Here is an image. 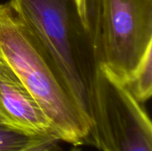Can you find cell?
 <instances>
[{
	"mask_svg": "<svg viewBox=\"0 0 152 151\" xmlns=\"http://www.w3.org/2000/svg\"><path fill=\"white\" fill-rule=\"evenodd\" d=\"M32 139L0 124V151H20Z\"/></svg>",
	"mask_w": 152,
	"mask_h": 151,
	"instance_id": "7",
	"label": "cell"
},
{
	"mask_svg": "<svg viewBox=\"0 0 152 151\" xmlns=\"http://www.w3.org/2000/svg\"><path fill=\"white\" fill-rule=\"evenodd\" d=\"M0 123L29 138H57L50 121L35 98L1 54Z\"/></svg>",
	"mask_w": 152,
	"mask_h": 151,
	"instance_id": "5",
	"label": "cell"
},
{
	"mask_svg": "<svg viewBox=\"0 0 152 151\" xmlns=\"http://www.w3.org/2000/svg\"><path fill=\"white\" fill-rule=\"evenodd\" d=\"M152 46L150 47L124 85L140 102L147 101L152 94Z\"/></svg>",
	"mask_w": 152,
	"mask_h": 151,
	"instance_id": "6",
	"label": "cell"
},
{
	"mask_svg": "<svg viewBox=\"0 0 152 151\" xmlns=\"http://www.w3.org/2000/svg\"><path fill=\"white\" fill-rule=\"evenodd\" d=\"M0 54L35 98L60 142L90 145L91 123L29 28L0 4Z\"/></svg>",
	"mask_w": 152,
	"mask_h": 151,
	"instance_id": "1",
	"label": "cell"
},
{
	"mask_svg": "<svg viewBox=\"0 0 152 151\" xmlns=\"http://www.w3.org/2000/svg\"><path fill=\"white\" fill-rule=\"evenodd\" d=\"M8 3L38 40L89 118L98 61L90 31L75 0H9Z\"/></svg>",
	"mask_w": 152,
	"mask_h": 151,
	"instance_id": "2",
	"label": "cell"
},
{
	"mask_svg": "<svg viewBox=\"0 0 152 151\" xmlns=\"http://www.w3.org/2000/svg\"><path fill=\"white\" fill-rule=\"evenodd\" d=\"M76 4L77 6L78 12L80 13V16L86 25V27L88 28L87 26V17H86V0H75Z\"/></svg>",
	"mask_w": 152,
	"mask_h": 151,
	"instance_id": "9",
	"label": "cell"
},
{
	"mask_svg": "<svg viewBox=\"0 0 152 151\" xmlns=\"http://www.w3.org/2000/svg\"><path fill=\"white\" fill-rule=\"evenodd\" d=\"M98 65L123 83L152 46V0H86Z\"/></svg>",
	"mask_w": 152,
	"mask_h": 151,
	"instance_id": "3",
	"label": "cell"
},
{
	"mask_svg": "<svg viewBox=\"0 0 152 151\" xmlns=\"http://www.w3.org/2000/svg\"><path fill=\"white\" fill-rule=\"evenodd\" d=\"M88 116L91 143L101 151H152L151 121L124 83L98 65Z\"/></svg>",
	"mask_w": 152,
	"mask_h": 151,
	"instance_id": "4",
	"label": "cell"
},
{
	"mask_svg": "<svg viewBox=\"0 0 152 151\" xmlns=\"http://www.w3.org/2000/svg\"><path fill=\"white\" fill-rule=\"evenodd\" d=\"M60 142L57 138L53 136L34 138L20 151H53L59 147Z\"/></svg>",
	"mask_w": 152,
	"mask_h": 151,
	"instance_id": "8",
	"label": "cell"
},
{
	"mask_svg": "<svg viewBox=\"0 0 152 151\" xmlns=\"http://www.w3.org/2000/svg\"><path fill=\"white\" fill-rule=\"evenodd\" d=\"M0 124H1V123H0Z\"/></svg>",
	"mask_w": 152,
	"mask_h": 151,
	"instance_id": "11",
	"label": "cell"
},
{
	"mask_svg": "<svg viewBox=\"0 0 152 151\" xmlns=\"http://www.w3.org/2000/svg\"><path fill=\"white\" fill-rule=\"evenodd\" d=\"M53 151H62V150L60 149V147H57L55 150H53ZM69 151H81V150L79 149V147H78V146H74V148H72V149H71Z\"/></svg>",
	"mask_w": 152,
	"mask_h": 151,
	"instance_id": "10",
	"label": "cell"
}]
</instances>
